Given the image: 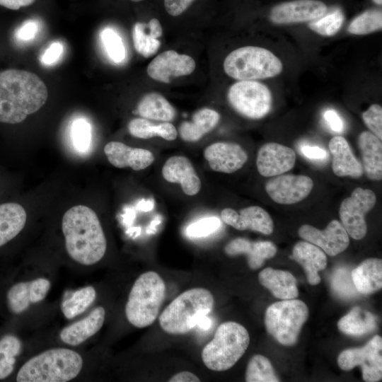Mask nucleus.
Masks as SVG:
<instances>
[{
	"label": "nucleus",
	"instance_id": "31",
	"mask_svg": "<svg viewBox=\"0 0 382 382\" xmlns=\"http://www.w3.org/2000/svg\"><path fill=\"white\" fill-rule=\"evenodd\" d=\"M351 277L357 291L362 294H370L382 287V261L378 258H369L351 272Z\"/></svg>",
	"mask_w": 382,
	"mask_h": 382
},
{
	"label": "nucleus",
	"instance_id": "30",
	"mask_svg": "<svg viewBox=\"0 0 382 382\" xmlns=\"http://www.w3.org/2000/svg\"><path fill=\"white\" fill-rule=\"evenodd\" d=\"M163 28L157 18L148 23L137 22L132 29V40L136 51L144 57L154 55L159 49Z\"/></svg>",
	"mask_w": 382,
	"mask_h": 382
},
{
	"label": "nucleus",
	"instance_id": "38",
	"mask_svg": "<svg viewBox=\"0 0 382 382\" xmlns=\"http://www.w3.org/2000/svg\"><path fill=\"white\" fill-rule=\"evenodd\" d=\"M247 382H277L279 378L274 373L270 360L260 354L251 357L245 371Z\"/></svg>",
	"mask_w": 382,
	"mask_h": 382
},
{
	"label": "nucleus",
	"instance_id": "48",
	"mask_svg": "<svg viewBox=\"0 0 382 382\" xmlns=\"http://www.w3.org/2000/svg\"><path fill=\"white\" fill-rule=\"evenodd\" d=\"M323 118L333 132L340 133L344 130L343 121L335 110H327L323 114Z\"/></svg>",
	"mask_w": 382,
	"mask_h": 382
},
{
	"label": "nucleus",
	"instance_id": "15",
	"mask_svg": "<svg viewBox=\"0 0 382 382\" xmlns=\"http://www.w3.org/2000/svg\"><path fill=\"white\" fill-rule=\"evenodd\" d=\"M299 236L322 249L330 256H335L347 249L349 237L337 220H332L324 230L308 224L302 225L298 231Z\"/></svg>",
	"mask_w": 382,
	"mask_h": 382
},
{
	"label": "nucleus",
	"instance_id": "49",
	"mask_svg": "<svg viewBox=\"0 0 382 382\" xmlns=\"http://www.w3.org/2000/svg\"><path fill=\"white\" fill-rule=\"evenodd\" d=\"M301 154L307 158L323 160L328 157L326 151L317 146L304 145L301 147Z\"/></svg>",
	"mask_w": 382,
	"mask_h": 382
},
{
	"label": "nucleus",
	"instance_id": "33",
	"mask_svg": "<svg viewBox=\"0 0 382 382\" xmlns=\"http://www.w3.org/2000/svg\"><path fill=\"white\" fill-rule=\"evenodd\" d=\"M129 134L137 138L148 139L160 137L167 141H173L178 137V130L169 122L154 124L149 120L138 117L130 120L128 124Z\"/></svg>",
	"mask_w": 382,
	"mask_h": 382
},
{
	"label": "nucleus",
	"instance_id": "39",
	"mask_svg": "<svg viewBox=\"0 0 382 382\" xmlns=\"http://www.w3.org/2000/svg\"><path fill=\"white\" fill-rule=\"evenodd\" d=\"M345 18L342 11L336 8L322 17L309 22L308 28L320 36L332 37L340 30Z\"/></svg>",
	"mask_w": 382,
	"mask_h": 382
},
{
	"label": "nucleus",
	"instance_id": "46",
	"mask_svg": "<svg viewBox=\"0 0 382 382\" xmlns=\"http://www.w3.org/2000/svg\"><path fill=\"white\" fill-rule=\"evenodd\" d=\"M195 0H163L166 12L171 16L183 14Z\"/></svg>",
	"mask_w": 382,
	"mask_h": 382
},
{
	"label": "nucleus",
	"instance_id": "27",
	"mask_svg": "<svg viewBox=\"0 0 382 382\" xmlns=\"http://www.w3.org/2000/svg\"><path fill=\"white\" fill-rule=\"evenodd\" d=\"M220 118V114L216 110L208 108H201L192 115L190 121L180 124L178 133L183 141L196 142L213 130Z\"/></svg>",
	"mask_w": 382,
	"mask_h": 382
},
{
	"label": "nucleus",
	"instance_id": "17",
	"mask_svg": "<svg viewBox=\"0 0 382 382\" xmlns=\"http://www.w3.org/2000/svg\"><path fill=\"white\" fill-rule=\"evenodd\" d=\"M204 156L213 170L224 173L238 170L248 160V154L241 145L227 141L207 146L204 150Z\"/></svg>",
	"mask_w": 382,
	"mask_h": 382
},
{
	"label": "nucleus",
	"instance_id": "12",
	"mask_svg": "<svg viewBox=\"0 0 382 382\" xmlns=\"http://www.w3.org/2000/svg\"><path fill=\"white\" fill-rule=\"evenodd\" d=\"M328 6L320 0H291L274 6L269 13L275 25L309 23L324 16Z\"/></svg>",
	"mask_w": 382,
	"mask_h": 382
},
{
	"label": "nucleus",
	"instance_id": "45",
	"mask_svg": "<svg viewBox=\"0 0 382 382\" xmlns=\"http://www.w3.org/2000/svg\"><path fill=\"white\" fill-rule=\"evenodd\" d=\"M38 31V24L35 21L24 22L16 30V37L21 42L30 41L35 37Z\"/></svg>",
	"mask_w": 382,
	"mask_h": 382
},
{
	"label": "nucleus",
	"instance_id": "4",
	"mask_svg": "<svg viewBox=\"0 0 382 382\" xmlns=\"http://www.w3.org/2000/svg\"><path fill=\"white\" fill-rule=\"evenodd\" d=\"M214 305L213 295L207 289L198 287L188 289L166 307L158 318L159 324L168 334H185L211 313Z\"/></svg>",
	"mask_w": 382,
	"mask_h": 382
},
{
	"label": "nucleus",
	"instance_id": "28",
	"mask_svg": "<svg viewBox=\"0 0 382 382\" xmlns=\"http://www.w3.org/2000/svg\"><path fill=\"white\" fill-rule=\"evenodd\" d=\"M27 214L16 202L0 203V248L14 239L24 228Z\"/></svg>",
	"mask_w": 382,
	"mask_h": 382
},
{
	"label": "nucleus",
	"instance_id": "9",
	"mask_svg": "<svg viewBox=\"0 0 382 382\" xmlns=\"http://www.w3.org/2000/svg\"><path fill=\"white\" fill-rule=\"evenodd\" d=\"M227 100L238 114L250 120L265 117L273 104L271 91L258 81H237L228 88Z\"/></svg>",
	"mask_w": 382,
	"mask_h": 382
},
{
	"label": "nucleus",
	"instance_id": "23",
	"mask_svg": "<svg viewBox=\"0 0 382 382\" xmlns=\"http://www.w3.org/2000/svg\"><path fill=\"white\" fill-rule=\"evenodd\" d=\"M328 147L332 155V170L335 175L359 178L363 175L362 165L354 155L345 137H333Z\"/></svg>",
	"mask_w": 382,
	"mask_h": 382
},
{
	"label": "nucleus",
	"instance_id": "52",
	"mask_svg": "<svg viewBox=\"0 0 382 382\" xmlns=\"http://www.w3.org/2000/svg\"><path fill=\"white\" fill-rule=\"evenodd\" d=\"M211 325V320L207 316L202 318L198 323L197 326L200 328L207 329Z\"/></svg>",
	"mask_w": 382,
	"mask_h": 382
},
{
	"label": "nucleus",
	"instance_id": "3",
	"mask_svg": "<svg viewBox=\"0 0 382 382\" xmlns=\"http://www.w3.org/2000/svg\"><path fill=\"white\" fill-rule=\"evenodd\" d=\"M83 366V359L66 348H53L30 358L20 369L18 382H66L76 378Z\"/></svg>",
	"mask_w": 382,
	"mask_h": 382
},
{
	"label": "nucleus",
	"instance_id": "47",
	"mask_svg": "<svg viewBox=\"0 0 382 382\" xmlns=\"http://www.w3.org/2000/svg\"><path fill=\"white\" fill-rule=\"evenodd\" d=\"M63 52L64 47L61 42H52L42 55L41 62L46 66L52 65L59 60Z\"/></svg>",
	"mask_w": 382,
	"mask_h": 382
},
{
	"label": "nucleus",
	"instance_id": "10",
	"mask_svg": "<svg viewBox=\"0 0 382 382\" xmlns=\"http://www.w3.org/2000/svg\"><path fill=\"white\" fill-rule=\"evenodd\" d=\"M376 202L374 191L357 187L341 202L339 209L341 224L352 238L361 240L366 236L367 225L364 216L374 208Z\"/></svg>",
	"mask_w": 382,
	"mask_h": 382
},
{
	"label": "nucleus",
	"instance_id": "24",
	"mask_svg": "<svg viewBox=\"0 0 382 382\" xmlns=\"http://www.w3.org/2000/svg\"><path fill=\"white\" fill-rule=\"evenodd\" d=\"M105 317V308L98 306L86 317L64 328L59 333L60 339L69 345H79L100 330Z\"/></svg>",
	"mask_w": 382,
	"mask_h": 382
},
{
	"label": "nucleus",
	"instance_id": "18",
	"mask_svg": "<svg viewBox=\"0 0 382 382\" xmlns=\"http://www.w3.org/2000/svg\"><path fill=\"white\" fill-rule=\"evenodd\" d=\"M221 218L226 224L239 230H251L265 235L273 231L274 224L269 213L259 206H250L238 212L231 208H225Z\"/></svg>",
	"mask_w": 382,
	"mask_h": 382
},
{
	"label": "nucleus",
	"instance_id": "40",
	"mask_svg": "<svg viewBox=\"0 0 382 382\" xmlns=\"http://www.w3.org/2000/svg\"><path fill=\"white\" fill-rule=\"evenodd\" d=\"M100 40L104 50L112 62L122 63L126 57V50L122 38L111 28H104L100 33Z\"/></svg>",
	"mask_w": 382,
	"mask_h": 382
},
{
	"label": "nucleus",
	"instance_id": "51",
	"mask_svg": "<svg viewBox=\"0 0 382 382\" xmlns=\"http://www.w3.org/2000/svg\"><path fill=\"white\" fill-rule=\"evenodd\" d=\"M35 0H0V5L11 10H18L31 5Z\"/></svg>",
	"mask_w": 382,
	"mask_h": 382
},
{
	"label": "nucleus",
	"instance_id": "21",
	"mask_svg": "<svg viewBox=\"0 0 382 382\" xmlns=\"http://www.w3.org/2000/svg\"><path fill=\"white\" fill-rule=\"evenodd\" d=\"M162 175L168 183L180 184L187 195H195L201 189L200 178L185 156H173L168 158L162 168Z\"/></svg>",
	"mask_w": 382,
	"mask_h": 382
},
{
	"label": "nucleus",
	"instance_id": "7",
	"mask_svg": "<svg viewBox=\"0 0 382 382\" xmlns=\"http://www.w3.org/2000/svg\"><path fill=\"white\" fill-rule=\"evenodd\" d=\"M250 336L242 325L227 321L216 329L213 339L202 351L204 364L210 370L224 371L231 369L248 347Z\"/></svg>",
	"mask_w": 382,
	"mask_h": 382
},
{
	"label": "nucleus",
	"instance_id": "1",
	"mask_svg": "<svg viewBox=\"0 0 382 382\" xmlns=\"http://www.w3.org/2000/svg\"><path fill=\"white\" fill-rule=\"evenodd\" d=\"M46 85L36 74L21 69L0 71V122L17 125L46 103Z\"/></svg>",
	"mask_w": 382,
	"mask_h": 382
},
{
	"label": "nucleus",
	"instance_id": "54",
	"mask_svg": "<svg viewBox=\"0 0 382 382\" xmlns=\"http://www.w3.org/2000/svg\"><path fill=\"white\" fill-rule=\"evenodd\" d=\"M132 1H134V2H139V1H144V0H131Z\"/></svg>",
	"mask_w": 382,
	"mask_h": 382
},
{
	"label": "nucleus",
	"instance_id": "44",
	"mask_svg": "<svg viewBox=\"0 0 382 382\" xmlns=\"http://www.w3.org/2000/svg\"><path fill=\"white\" fill-rule=\"evenodd\" d=\"M361 118L370 132L382 139V107L372 104L361 114Z\"/></svg>",
	"mask_w": 382,
	"mask_h": 382
},
{
	"label": "nucleus",
	"instance_id": "53",
	"mask_svg": "<svg viewBox=\"0 0 382 382\" xmlns=\"http://www.w3.org/2000/svg\"><path fill=\"white\" fill-rule=\"evenodd\" d=\"M372 1L378 6H381L382 4V0H372Z\"/></svg>",
	"mask_w": 382,
	"mask_h": 382
},
{
	"label": "nucleus",
	"instance_id": "42",
	"mask_svg": "<svg viewBox=\"0 0 382 382\" xmlns=\"http://www.w3.org/2000/svg\"><path fill=\"white\" fill-rule=\"evenodd\" d=\"M72 143L79 152H86L91 141V127L90 123L83 118L74 121L71 125Z\"/></svg>",
	"mask_w": 382,
	"mask_h": 382
},
{
	"label": "nucleus",
	"instance_id": "26",
	"mask_svg": "<svg viewBox=\"0 0 382 382\" xmlns=\"http://www.w3.org/2000/svg\"><path fill=\"white\" fill-rule=\"evenodd\" d=\"M362 158V167L366 176L372 180L382 179L381 140L370 131H364L358 138Z\"/></svg>",
	"mask_w": 382,
	"mask_h": 382
},
{
	"label": "nucleus",
	"instance_id": "37",
	"mask_svg": "<svg viewBox=\"0 0 382 382\" xmlns=\"http://www.w3.org/2000/svg\"><path fill=\"white\" fill-rule=\"evenodd\" d=\"M382 29V12L368 9L357 16L349 24L348 32L354 35H365Z\"/></svg>",
	"mask_w": 382,
	"mask_h": 382
},
{
	"label": "nucleus",
	"instance_id": "41",
	"mask_svg": "<svg viewBox=\"0 0 382 382\" xmlns=\"http://www.w3.org/2000/svg\"><path fill=\"white\" fill-rule=\"evenodd\" d=\"M331 286L333 291L342 298H352L358 293L352 282L351 272L345 268H339L333 272Z\"/></svg>",
	"mask_w": 382,
	"mask_h": 382
},
{
	"label": "nucleus",
	"instance_id": "29",
	"mask_svg": "<svg viewBox=\"0 0 382 382\" xmlns=\"http://www.w3.org/2000/svg\"><path fill=\"white\" fill-rule=\"evenodd\" d=\"M260 283L280 299L286 300L298 296L296 280L288 271L267 267L258 274Z\"/></svg>",
	"mask_w": 382,
	"mask_h": 382
},
{
	"label": "nucleus",
	"instance_id": "14",
	"mask_svg": "<svg viewBox=\"0 0 382 382\" xmlns=\"http://www.w3.org/2000/svg\"><path fill=\"white\" fill-rule=\"evenodd\" d=\"M195 67L192 57L169 50L158 54L150 62L146 73L154 81L168 83L173 79L191 74Z\"/></svg>",
	"mask_w": 382,
	"mask_h": 382
},
{
	"label": "nucleus",
	"instance_id": "6",
	"mask_svg": "<svg viewBox=\"0 0 382 382\" xmlns=\"http://www.w3.org/2000/svg\"><path fill=\"white\" fill-rule=\"evenodd\" d=\"M223 68L236 81H258L279 75L284 66L281 59L268 49L248 45L231 51L225 57Z\"/></svg>",
	"mask_w": 382,
	"mask_h": 382
},
{
	"label": "nucleus",
	"instance_id": "20",
	"mask_svg": "<svg viewBox=\"0 0 382 382\" xmlns=\"http://www.w3.org/2000/svg\"><path fill=\"white\" fill-rule=\"evenodd\" d=\"M108 161L115 167H129L134 170L146 168L154 161L153 153L145 149L134 148L120 141H110L104 147Z\"/></svg>",
	"mask_w": 382,
	"mask_h": 382
},
{
	"label": "nucleus",
	"instance_id": "32",
	"mask_svg": "<svg viewBox=\"0 0 382 382\" xmlns=\"http://www.w3.org/2000/svg\"><path fill=\"white\" fill-rule=\"evenodd\" d=\"M139 115L145 119L160 122H170L175 116V110L161 94L151 92L145 94L137 105Z\"/></svg>",
	"mask_w": 382,
	"mask_h": 382
},
{
	"label": "nucleus",
	"instance_id": "36",
	"mask_svg": "<svg viewBox=\"0 0 382 382\" xmlns=\"http://www.w3.org/2000/svg\"><path fill=\"white\" fill-rule=\"evenodd\" d=\"M21 348L20 339L13 335H6L0 339V380L11 374Z\"/></svg>",
	"mask_w": 382,
	"mask_h": 382
},
{
	"label": "nucleus",
	"instance_id": "22",
	"mask_svg": "<svg viewBox=\"0 0 382 382\" xmlns=\"http://www.w3.org/2000/svg\"><path fill=\"white\" fill-rule=\"evenodd\" d=\"M277 250L275 245L270 241H251L244 238L233 239L224 248V252L229 256L246 255L252 270L261 267L267 259L275 255Z\"/></svg>",
	"mask_w": 382,
	"mask_h": 382
},
{
	"label": "nucleus",
	"instance_id": "5",
	"mask_svg": "<svg viewBox=\"0 0 382 382\" xmlns=\"http://www.w3.org/2000/svg\"><path fill=\"white\" fill-rule=\"evenodd\" d=\"M166 296V285L154 271L141 274L134 282L125 306V316L138 328L149 326L157 318Z\"/></svg>",
	"mask_w": 382,
	"mask_h": 382
},
{
	"label": "nucleus",
	"instance_id": "43",
	"mask_svg": "<svg viewBox=\"0 0 382 382\" xmlns=\"http://www.w3.org/2000/svg\"><path fill=\"white\" fill-rule=\"evenodd\" d=\"M221 224L217 217L204 218L189 225L186 228V234L190 238L205 237L216 231Z\"/></svg>",
	"mask_w": 382,
	"mask_h": 382
},
{
	"label": "nucleus",
	"instance_id": "25",
	"mask_svg": "<svg viewBox=\"0 0 382 382\" xmlns=\"http://www.w3.org/2000/svg\"><path fill=\"white\" fill-rule=\"evenodd\" d=\"M292 257L303 267L310 284L320 283L318 272L327 266V257L321 249L308 241H299L294 246Z\"/></svg>",
	"mask_w": 382,
	"mask_h": 382
},
{
	"label": "nucleus",
	"instance_id": "34",
	"mask_svg": "<svg viewBox=\"0 0 382 382\" xmlns=\"http://www.w3.org/2000/svg\"><path fill=\"white\" fill-rule=\"evenodd\" d=\"M337 327L346 335L360 336L374 331L376 328V320L371 313L360 307H354L340 319Z\"/></svg>",
	"mask_w": 382,
	"mask_h": 382
},
{
	"label": "nucleus",
	"instance_id": "2",
	"mask_svg": "<svg viewBox=\"0 0 382 382\" xmlns=\"http://www.w3.org/2000/svg\"><path fill=\"white\" fill-rule=\"evenodd\" d=\"M62 229L68 255L83 265H92L104 256L107 242L96 212L90 207L77 205L64 214Z\"/></svg>",
	"mask_w": 382,
	"mask_h": 382
},
{
	"label": "nucleus",
	"instance_id": "50",
	"mask_svg": "<svg viewBox=\"0 0 382 382\" xmlns=\"http://www.w3.org/2000/svg\"><path fill=\"white\" fill-rule=\"evenodd\" d=\"M199 378L193 373L190 371H181L173 375L169 382H199Z\"/></svg>",
	"mask_w": 382,
	"mask_h": 382
},
{
	"label": "nucleus",
	"instance_id": "35",
	"mask_svg": "<svg viewBox=\"0 0 382 382\" xmlns=\"http://www.w3.org/2000/svg\"><path fill=\"white\" fill-rule=\"evenodd\" d=\"M96 297V291L92 286H87L75 291H66L61 303V311L67 319L74 318L84 312Z\"/></svg>",
	"mask_w": 382,
	"mask_h": 382
},
{
	"label": "nucleus",
	"instance_id": "8",
	"mask_svg": "<svg viewBox=\"0 0 382 382\" xmlns=\"http://www.w3.org/2000/svg\"><path fill=\"white\" fill-rule=\"evenodd\" d=\"M308 316V308L301 300L292 299L277 301L265 311L266 330L279 343L292 345L297 341Z\"/></svg>",
	"mask_w": 382,
	"mask_h": 382
},
{
	"label": "nucleus",
	"instance_id": "11",
	"mask_svg": "<svg viewBox=\"0 0 382 382\" xmlns=\"http://www.w3.org/2000/svg\"><path fill=\"white\" fill-rule=\"evenodd\" d=\"M381 352L382 338L376 335L362 347L342 351L338 356L337 364L344 371H349L359 365L365 381H379L382 378Z\"/></svg>",
	"mask_w": 382,
	"mask_h": 382
},
{
	"label": "nucleus",
	"instance_id": "16",
	"mask_svg": "<svg viewBox=\"0 0 382 382\" xmlns=\"http://www.w3.org/2000/svg\"><path fill=\"white\" fill-rule=\"evenodd\" d=\"M296 154L290 147L275 142L263 144L258 150L256 166L264 177H274L291 170L295 165Z\"/></svg>",
	"mask_w": 382,
	"mask_h": 382
},
{
	"label": "nucleus",
	"instance_id": "19",
	"mask_svg": "<svg viewBox=\"0 0 382 382\" xmlns=\"http://www.w3.org/2000/svg\"><path fill=\"white\" fill-rule=\"evenodd\" d=\"M50 286V282L42 277L13 285L6 295L9 310L14 314L24 312L30 304L42 301L46 297Z\"/></svg>",
	"mask_w": 382,
	"mask_h": 382
},
{
	"label": "nucleus",
	"instance_id": "13",
	"mask_svg": "<svg viewBox=\"0 0 382 382\" xmlns=\"http://www.w3.org/2000/svg\"><path fill=\"white\" fill-rule=\"evenodd\" d=\"M313 187V180L303 175H279L265 185L269 197L280 204H293L304 199Z\"/></svg>",
	"mask_w": 382,
	"mask_h": 382
}]
</instances>
